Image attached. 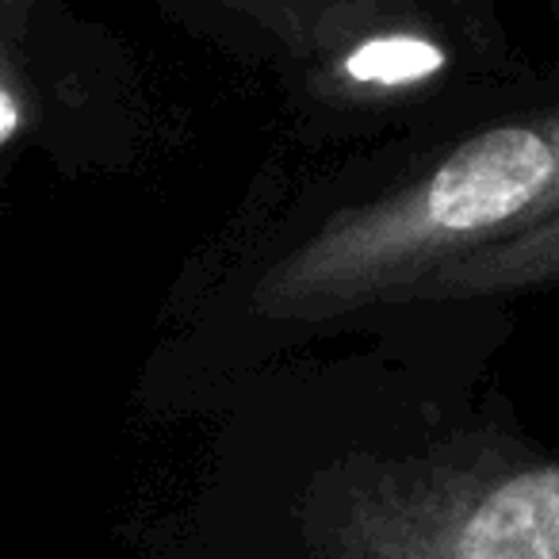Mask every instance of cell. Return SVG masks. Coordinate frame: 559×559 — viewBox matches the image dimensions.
<instances>
[{"mask_svg":"<svg viewBox=\"0 0 559 559\" xmlns=\"http://www.w3.org/2000/svg\"><path fill=\"white\" fill-rule=\"evenodd\" d=\"M559 211V104L452 146L433 169L330 215L253 288L264 319H334L399 304L403 292Z\"/></svg>","mask_w":559,"mask_h":559,"instance_id":"1","label":"cell"},{"mask_svg":"<svg viewBox=\"0 0 559 559\" xmlns=\"http://www.w3.org/2000/svg\"><path fill=\"white\" fill-rule=\"evenodd\" d=\"M349 559H559V456H437L383 475L342 521Z\"/></svg>","mask_w":559,"mask_h":559,"instance_id":"2","label":"cell"},{"mask_svg":"<svg viewBox=\"0 0 559 559\" xmlns=\"http://www.w3.org/2000/svg\"><path fill=\"white\" fill-rule=\"evenodd\" d=\"M319 62H326L334 88L380 100L433 85L449 70V47L403 4L345 0Z\"/></svg>","mask_w":559,"mask_h":559,"instance_id":"3","label":"cell"},{"mask_svg":"<svg viewBox=\"0 0 559 559\" xmlns=\"http://www.w3.org/2000/svg\"><path fill=\"white\" fill-rule=\"evenodd\" d=\"M548 284H559V211L544 218V223L513 234V238L475 249V253L429 272L421 284L403 292L399 304L513 296V292L548 288Z\"/></svg>","mask_w":559,"mask_h":559,"instance_id":"4","label":"cell"},{"mask_svg":"<svg viewBox=\"0 0 559 559\" xmlns=\"http://www.w3.org/2000/svg\"><path fill=\"white\" fill-rule=\"evenodd\" d=\"M304 62H319L345 0H223Z\"/></svg>","mask_w":559,"mask_h":559,"instance_id":"5","label":"cell"},{"mask_svg":"<svg viewBox=\"0 0 559 559\" xmlns=\"http://www.w3.org/2000/svg\"><path fill=\"white\" fill-rule=\"evenodd\" d=\"M32 123V88L20 73L16 58L0 43V150L16 142Z\"/></svg>","mask_w":559,"mask_h":559,"instance_id":"6","label":"cell"},{"mask_svg":"<svg viewBox=\"0 0 559 559\" xmlns=\"http://www.w3.org/2000/svg\"><path fill=\"white\" fill-rule=\"evenodd\" d=\"M35 0H0V32L4 35H24L27 32V20H32Z\"/></svg>","mask_w":559,"mask_h":559,"instance_id":"7","label":"cell"},{"mask_svg":"<svg viewBox=\"0 0 559 559\" xmlns=\"http://www.w3.org/2000/svg\"><path fill=\"white\" fill-rule=\"evenodd\" d=\"M556 9H559V0H556Z\"/></svg>","mask_w":559,"mask_h":559,"instance_id":"8","label":"cell"}]
</instances>
